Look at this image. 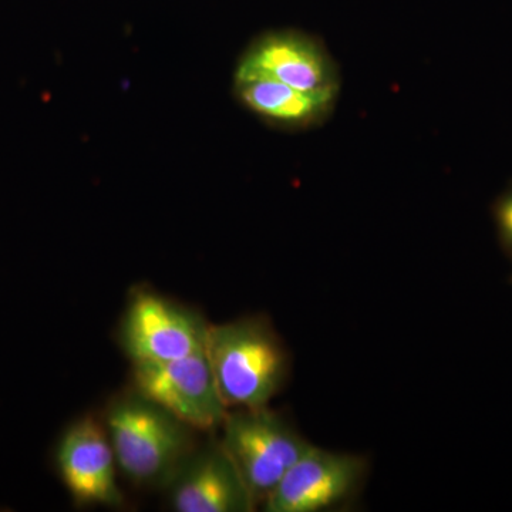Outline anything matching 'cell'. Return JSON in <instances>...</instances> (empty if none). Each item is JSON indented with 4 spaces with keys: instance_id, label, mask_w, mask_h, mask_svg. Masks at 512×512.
<instances>
[{
    "instance_id": "1",
    "label": "cell",
    "mask_w": 512,
    "mask_h": 512,
    "mask_svg": "<svg viewBox=\"0 0 512 512\" xmlns=\"http://www.w3.org/2000/svg\"><path fill=\"white\" fill-rule=\"evenodd\" d=\"M205 349L228 410L268 406L288 379V352L261 316L210 325Z\"/></svg>"
},
{
    "instance_id": "2",
    "label": "cell",
    "mask_w": 512,
    "mask_h": 512,
    "mask_svg": "<svg viewBox=\"0 0 512 512\" xmlns=\"http://www.w3.org/2000/svg\"><path fill=\"white\" fill-rule=\"evenodd\" d=\"M104 426L117 467L144 487H170L195 450L194 430L137 392L110 404Z\"/></svg>"
},
{
    "instance_id": "3",
    "label": "cell",
    "mask_w": 512,
    "mask_h": 512,
    "mask_svg": "<svg viewBox=\"0 0 512 512\" xmlns=\"http://www.w3.org/2000/svg\"><path fill=\"white\" fill-rule=\"evenodd\" d=\"M221 431L222 447L258 505L312 444L268 406L228 410Z\"/></svg>"
},
{
    "instance_id": "4",
    "label": "cell",
    "mask_w": 512,
    "mask_h": 512,
    "mask_svg": "<svg viewBox=\"0 0 512 512\" xmlns=\"http://www.w3.org/2000/svg\"><path fill=\"white\" fill-rule=\"evenodd\" d=\"M266 79L301 92L338 99L340 74L318 37L296 29L268 30L239 56L235 80Z\"/></svg>"
},
{
    "instance_id": "5",
    "label": "cell",
    "mask_w": 512,
    "mask_h": 512,
    "mask_svg": "<svg viewBox=\"0 0 512 512\" xmlns=\"http://www.w3.org/2000/svg\"><path fill=\"white\" fill-rule=\"evenodd\" d=\"M133 384L134 392L194 431L221 429L227 417L207 349L167 362L134 363Z\"/></svg>"
},
{
    "instance_id": "6",
    "label": "cell",
    "mask_w": 512,
    "mask_h": 512,
    "mask_svg": "<svg viewBox=\"0 0 512 512\" xmlns=\"http://www.w3.org/2000/svg\"><path fill=\"white\" fill-rule=\"evenodd\" d=\"M201 315L150 291L134 293L121 323V346L133 363L167 362L207 346Z\"/></svg>"
},
{
    "instance_id": "7",
    "label": "cell",
    "mask_w": 512,
    "mask_h": 512,
    "mask_svg": "<svg viewBox=\"0 0 512 512\" xmlns=\"http://www.w3.org/2000/svg\"><path fill=\"white\" fill-rule=\"evenodd\" d=\"M366 476L365 457L311 444L262 507L266 512L329 511L352 500Z\"/></svg>"
},
{
    "instance_id": "8",
    "label": "cell",
    "mask_w": 512,
    "mask_h": 512,
    "mask_svg": "<svg viewBox=\"0 0 512 512\" xmlns=\"http://www.w3.org/2000/svg\"><path fill=\"white\" fill-rule=\"evenodd\" d=\"M57 467L77 505L123 503L109 433L96 417H83L67 429L57 448Z\"/></svg>"
},
{
    "instance_id": "9",
    "label": "cell",
    "mask_w": 512,
    "mask_h": 512,
    "mask_svg": "<svg viewBox=\"0 0 512 512\" xmlns=\"http://www.w3.org/2000/svg\"><path fill=\"white\" fill-rule=\"evenodd\" d=\"M168 490L177 512H252L259 507L220 439L195 448Z\"/></svg>"
},
{
    "instance_id": "10",
    "label": "cell",
    "mask_w": 512,
    "mask_h": 512,
    "mask_svg": "<svg viewBox=\"0 0 512 512\" xmlns=\"http://www.w3.org/2000/svg\"><path fill=\"white\" fill-rule=\"evenodd\" d=\"M238 103L268 126L285 131L308 130L328 120L336 99L301 92L274 80H235Z\"/></svg>"
},
{
    "instance_id": "11",
    "label": "cell",
    "mask_w": 512,
    "mask_h": 512,
    "mask_svg": "<svg viewBox=\"0 0 512 512\" xmlns=\"http://www.w3.org/2000/svg\"><path fill=\"white\" fill-rule=\"evenodd\" d=\"M493 217L501 248L512 261V185L494 202Z\"/></svg>"
}]
</instances>
